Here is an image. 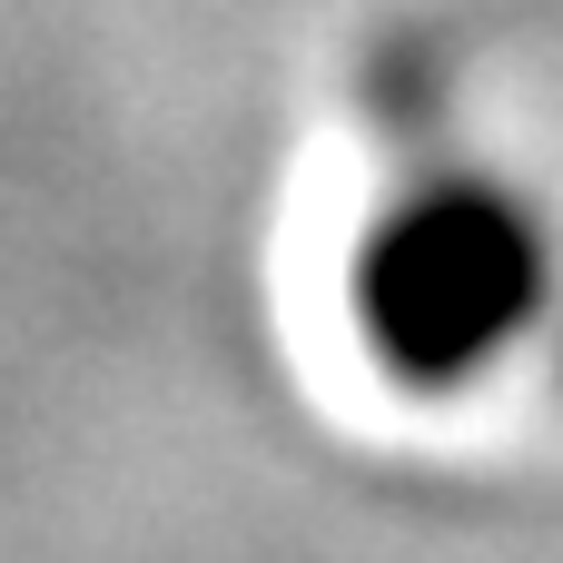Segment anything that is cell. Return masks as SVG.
<instances>
[{"label": "cell", "mask_w": 563, "mask_h": 563, "mask_svg": "<svg viewBox=\"0 0 563 563\" xmlns=\"http://www.w3.org/2000/svg\"><path fill=\"white\" fill-rule=\"evenodd\" d=\"M563 317V228L515 168L435 158L396 178L346 247V327L366 366L426 406L475 396Z\"/></svg>", "instance_id": "6da1fadb"}, {"label": "cell", "mask_w": 563, "mask_h": 563, "mask_svg": "<svg viewBox=\"0 0 563 563\" xmlns=\"http://www.w3.org/2000/svg\"><path fill=\"white\" fill-rule=\"evenodd\" d=\"M544 346H554V376H563V317H554V336H544Z\"/></svg>", "instance_id": "7a4b0ae2"}]
</instances>
